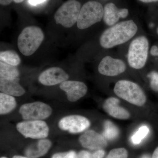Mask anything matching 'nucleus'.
I'll list each match as a JSON object with an SVG mask.
<instances>
[{
  "label": "nucleus",
  "instance_id": "1",
  "mask_svg": "<svg viewBox=\"0 0 158 158\" xmlns=\"http://www.w3.org/2000/svg\"><path fill=\"white\" fill-rule=\"evenodd\" d=\"M138 30V26L132 20L117 23L103 32L100 37V44L106 49L123 44L133 38Z\"/></svg>",
  "mask_w": 158,
  "mask_h": 158
},
{
  "label": "nucleus",
  "instance_id": "2",
  "mask_svg": "<svg viewBox=\"0 0 158 158\" xmlns=\"http://www.w3.org/2000/svg\"><path fill=\"white\" fill-rule=\"evenodd\" d=\"M44 38V34L39 27L34 26L26 27L18 38L19 49L24 56H31L39 48Z\"/></svg>",
  "mask_w": 158,
  "mask_h": 158
},
{
  "label": "nucleus",
  "instance_id": "3",
  "mask_svg": "<svg viewBox=\"0 0 158 158\" xmlns=\"http://www.w3.org/2000/svg\"><path fill=\"white\" fill-rule=\"evenodd\" d=\"M149 50V42L147 37L140 36L130 44L127 54L128 64L132 68L141 69L147 62Z\"/></svg>",
  "mask_w": 158,
  "mask_h": 158
},
{
  "label": "nucleus",
  "instance_id": "4",
  "mask_svg": "<svg viewBox=\"0 0 158 158\" xmlns=\"http://www.w3.org/2000/svg\"><path fill=\"white\" fill-rule=\"evenodd\" d=\"M114 93L120 98L136 106H141L145 103L146 97L141 87L134 82L121 80L116 83Z\"/></svg>",
  "mask_w": 158,
  "mask_h": 158
},
{
  "label": "nucleus",
  "instance_id": "5",
  "mask_svg": "<svg viewBox=\"0 0 158 158\" xmlns=\"http://www.w3.org/2000/svg\"><path fill=\"white\" fill-rule=\"evenodd\" d=\"M103 15L104 8L101 3L96 1L87 2L81 8L77 27L80 30L88 29L100 22Z\"/></svg>",
  "mask_w": 158,
  "mask_h": 158
},
{
  "label": "nucleus",
  "instance_id": "6",
  "mask_svg": "<svg viewBox=\"0 0 158 158\" xmlns=\"http://www.w3.org/2000/svg\"><path fill=\"white\" fill-rule=\"evenodd\" d=\"M81 8V3L77 0H68L55 13V21L64 27H71L77 22Z\"/></svg>",
  "mask_w": 158,
  "mask_h": 158
},
{
  "label": "nucleus",
  "instance_id": "7",
  "mask_svg": "<svg viewBox=\"0 0 158 158\" xmlns=\"http://www.w3.org/2000/svg\"><path fill=\"white\" fill-rule=\"evenodd\" d=\"M17 131L27 138L41 139L48 136L49 128L44 120H25L16 125Z\"/></svg>",
  "mask_w": 158,
  "mask_h": 158
},
{
  "label": "nucleus",
  "instance_id": "8",
  "mask_svg": "<svg viewBox=\"0 0 158 158\" xmlns=\"http://www.w3.org/2000/svg\"><path fill=\"white\" fill-rule=\"evenodd\" d=\"M52 110L49 105L41 102H35L23 105L19 112L25 120H43L52 115Z\"/></svg>",
  "mask_w": 158,
  "mask_h": 158
},
{
  "label": "nucleus",
  "instance_id": "9",
  "mask_svg": "<svg viewBox=\"0 0 158 158\" xmlns=\"http://www.w3.org/2000/svg\"><path fill=\"white\" fill-rule=\"evenodd\" d=\"M90 125V121L88 118L77 115L65 116L61 118L58 123L60 129L74 134L84 131Z\"/></svg>",
  "mask_w": 158,
  "mask_h": 158
},
{
  "label": "nucleus",
  "instance_id": "10",
  "mask_svg": "<svg viewBox=\"0 0 158 158\" xmlns=\"http://www.w3.org/2000/svg\"><path fill=\"white\" fill-rule=\"evenodd\" d=\"M126 69V65L123 61L110 56L103 58L98 66L99 73L108 77L116 76L123 73Z\"/></svg>",
  "mask_w": 158,
  "mask_h": 158
},
{
  "label": "nucleus",
  "instance_id": "11",
  "mask_svg": "<svg viewBox=\"0 0 158 158\" xmlns=\"http://www.w3.org/2000/svg\"><path fill=\"white\" fill-rule=\"evenodd\" d=\"M68 74L64 69L58 67H52L44 71L40 74L38 81L44 86H54L67 81Z\"/></svg>",
  "mask_w": 158,
  "mask_h": 158
},
{
  "label": "nucleus",
  "instance_id": "12",
  "mask_svg": "<svg viewBox=\"0 0 158 158\" xmlns=\"http://www.w3.org/2000/svg\"><path fill=\"white\" fill-rule=\"evenodd\" d=\"M60 89L65 92L69 101L76 102L85 96L88 91L87 86L79 81H67L60 85Z\"/></svg>",
  "mask_w": 158,
  "mask_h": 158
},
{
  "label": "nucleus",
  "instance_id": "13",
  "mask_svg": "<svg viewBox=\"0 0 158 158\" xmlns=\"http://www.w3.org/2000/svg\"><path fill=\"white\" fill-rule=\"evenodd\" d=\"M82 146L90 150H100L107 146V143L104 136L92 130L85 132L79 138Z\"/></svg>",
  "mask_w": 158,
  "mask_h": 158
},
{
  "label": "nucleus",
  "instance_id": "14",
  "mask_svg": "<svg viewBox=\"0 0 158 158\" xmlns=\"http://www.w3.org/2000/svg\"><path fill=\"white\" fill-rule=\"evenodd\" d=\"M129 14L127 9H118L115 4L109 3L104 8L103 20L107 25L111 26L116 24L120 18H125Z\"/></svg>",
  "mask_w": 158,
  "mask_h": 158
},
{
  "label": "nucleus",
  "instance_id": "15",
  "mask_svg": "<svg viewBox=\"0 0 158 158\" xmlns=\"http://www.w3.org/2000/svg\"><path fill=\"white\" fill-rule=\"evenodd\" d=\"M19 77L15 78L0 77L1 92L14 97L24 95L26 93V90L19 84Z\"/></svg>",
  "mask_w": 158,
  "mask_h": 158
},
{
  "label": "nucleus",
  "instance_id": "16",
  "mask_svg": "<svg viewBox=\"0 0 158 158\" xmlns=\"http://www.w3.org/2000/svg\"><path fill=\"white\" fill-rule=\"evenodd\" d=\"M119 101L115 98L107 99L103 105L104 110L109 115L114 118L126 119L130 117V113L119 105Z\"/></svg>",
  "mask_w": 158,
  "mask_h": 158
},
{
  "label": "nucleus",
  "instance_id": "17",
  "mask_svg": "<svg viewBox=\"0 0 158 158\" xmlns=\"http://www.w3.org/2000/svg\"><path fill=\"white\" fill-rule=\"evenodd\" d=\"M52 146V142L47 139H41L36 144L27 149L26 155L30 158H38L44 155Z\"/></svg>",
  "mask_w": 158,
  "mask_h": 158
},
{
  "label": "nucleus",
  "instance_id": "18",
  "mask_svg": "<svg viewBox=\"0 0 158 158\" xmlns=\"http://www.w3.org/2000/svg\"><path fill=\"white\" fill-rule=\"evenodd\" d=\"M17 106L14 96L6 94L0 93V114L5 115L11 113Z\"/></svg>",
  "mask_w": 158,
  "mask_h": 158
},
{
  "label": "nucleus",
  "instance_id": "19",
  "mask_svg": "<svg viewBox=\"0 0 158 158\" xmlns=\"http://www.w3.org/2000/svg\"><path fill=\"white\" fill-rule=\"evenodd\" d=\"M20 72L17 66L0 62V77L5 78H15L19 77Z\"/></svg>",
  "mask_w": 158,
  "mask_h": 158
},
{
  "label": "nucleus",
  "instance_id": "20",
  "mask_svg": "<svg viewBox=\"0 0 158 158\" xmlns=\"http://www.w3.org/2000/svg\"><path fill=\"white\" fill-rule=\"evenodd\" d=\"M0 60L9 65L17 66L21 62L18 54L13 50H6L0 53Z\"/></svg>",
  "mask_w": 158,
  "mask_h": 158
},
{
  "label": "nucleus",
  "instance_id": "21",
  "mask_svg": "<svg viewBox=\"0 0 158 158\" xmlns=\"http://www.w3.org/2000/svg\"><path fill=\"white\" fill-rule=\"evenodd\" d=\"M119 134L118 127L110 121L105 122L103 136L106 139L113 140L117 138Z\"/></svg>",
  "mask_w": 158,
  "mask_h": 158
},
{
  "label": "nucleus",
  "instance_id": "22",
  "mask_svg": "<svg viewBox=\"0 0 158 158\" xmlns=\"http://www.w3.org/2000/svg\"><path fill=\"white\" fill-rule=\"evenodd\" d=\"M149 132V128L147 126H142L132 136V142L135 144H140L142 140L148 135Z\"/></svg>",
  "mask_w": 158,
  "mask_h": 158
},
{
  "label": "nucleus",
  "instance_id": "23",
  "mask_svg": "<svg viewBox=\"0 0 158 158\" xmlns=\"http://www.w3.org/2000/svg\"><path fill=\"white\" fill-rule=\"evenodd\" d=\"M104 151L98 150L94 153H90L86 151H82L79 153V158H103L105 155Z\"/></svg>",
  "mask_w": 158,
  "mask_h": 158
},
{
  "label": "nucleus",
  "instance_id": "24",
  "mask_svg": "<svg viewBox=\"0 0 158 158\" xmlns=\"http://www.w3.org/2000/svg\"><path fill=\"white\" fill-rule=\"evenodd\" d=\"M128 152L124 148H115L112 150L106 158H127Z\"/></svg>",
  "mask_w": 158,
  "mask_h": 158
},
{
  "label": "nucleus",
  "instance_id": "25",
  "mask_svg": "<svg viewBox=\"0 0 158 158\" xmlns=\"http://www.w3.org/2000/svg\"><path fill=\"white\" fill-rule=\"evenodd\" d=\"M150 79V86L153 90L158 91V73L152 72L148 75Z\"/></svg>",
  "mask_w": 158,
  "mask_h": 158
},
{
  "label": "nucleus",
  "instance_id": "26",
  "mask_svg": "<svg viewBox=\"0 0 158 158\" xmlns=\"http://www.w3.org/2000/svg\"><path fill=\"white\" fill-rule=\"evenodd\" d=\"M52 158H79V157L74 151H71L68 152L55 154Z\"/></svg>",
  "mask_w": 158,
  "mask_h": 158
},
{
  "label": "nucleus",
  "instance_id": "27",
  "mask_svg": "<svg viewBox=\"0 0 158 158\" xmlns=\"http://www.w3.org/2000/svg\"><path fill=\"white\" fill-rule=\"evenodd\" d=\"M47 0H28L30 5L33 6H37L40 4L45 2Z\"/></svg>",
  "mask_w": 158,
  "mask_h": 158
},
{
  "label": "nucleus",
  "instance_id": "28",
  "mask_svg": "<svg viewBox=\"0 0 158 158\" xmlns=\"http://www.w3.org/2000/svg\"><path fill=\"white\" fill-rule=\"evenodd\" d=\"M150 53L152 56H158V48L156 45L153 46L151 49Z\"/></svg>",
  "mask_w": 158,
  "mask_h": 158
},
{
  "label": "nucleus",
  "instance_id": "29",
  "mask_svg": "<svg viewBox=\"0 0 158 158\" xmlns=\"http://www.w3.org/2000/svg\"><path fill=\"white\" fill-rule=\"evenodd\" d=\"M13 0H0V4L2 6H6L11 4Z\"/></svg>",
  "mask_w": 158,
  "mask_h": 158
},
{
  "label": "nucleus",
  "instance_id": "30",
  "mask_svg": "<svg viewBox=\"0 0 158 158\" xmlns=\"http://www.w3.org/2000/svg\"><path fill=\"white\" fill-rule=\"evenodd\" d=\"M152 158H158V147L155 149L153 153Z\"/></svg>",
  "mask_w": 158,
  "mask_h": 158
},
{
  "label": "nucleus",
  "instance_id": "31",
  "mask_svg": "<svg viewBox=\"0 0 158 158\" xmlns=\"http://www.w3.org/2000/svg\"><path fill=\"white\" fill-rule=\"evenodd\" d=\"M139 1H141L142 2L148 3L158 2V0H139Z\"/></svg>",
  "mask_w": 158,
  "mask_h": 158
},
{
  "label": "nucleus",
  "instance_id": "32",
  "mask_svg": "<svg viewBox=\"0 0 158 158\" xmlns=\"http://www.w3.org/2000/svg\"><path fill=\"white\" fill-rule=\"evenodd\" d=\"M141 158H152L148 155H144L142 156Z\"/></svg>",
  "mask_w": 158,
  "mask_h": 158
},
{
  "label": "nucleus",
  "instance_id": "33",
  "mask_svg": "<svg viewBox=\"0 0 158 158\" xmlns=\"http://www.w3.org/2000/svg\"><path fill=\"white\" fill-rule=\"evenodd\" d=\"M13 1L16 3H20L22 2L24 0H13Z\"/></svg>",
  "mask_w": 158,
  "mask_h": 158
},
{
  "label": "nucleus",
  "instance_id": "34",
  "mask_svg": "<svg viewBox=\"0 0 158 158\" xmlns=\"http://www.w3.org/2000/svg\"><path fill=\"white\" fill-rule=\"evenodd\" d=\"M13 158H28L25 157L21 156H15L13 157Z\"/></svg>",
  "mask_w": 158,
  "mask_h": 158
},
{
  "label": "nucleus",
  "instance_id": "35",
  "mask_svg": "<svg viewBox=\"0 0 158 158\" xmlns=\"http://www.w3.org/2000/svg\"><path fill=\"white\" fill-rule=\"evenodd\" d=\"M157 33L158 35V27L157 28Z\"/></svg>",
  "mask_w": 158,
  "mask_h": 158
},
{
  "label": "nucleus",
  "instance_id": "36",
  "mask_svg": "<svg viewBox=\"0 0 158 158\" xmlns=\"http://www.w3.org/2000/svg\"><path fill=\"white\" fill-rule=\"evenodd\" d=\"M1 158H7L5 157H1Z\"/></svg>",
  "mask_w": 158,
  "mask_h": 158
}]
</instances>
